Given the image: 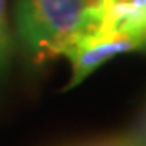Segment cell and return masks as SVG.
Returning <instances> with one entry per match:
<instances>
[{
	"mask_svg": "<svg viewBox=\"0 0 146 146\" xmlns=\"http://www.w3.org/2000/svg\"><path fill=\"white\" fill-rule=\"evenodd\" d=\"M97 0H18L16 27L27 53L35 62L62 56L85 32L95 30L92 9Z\"/></svg>",
	"mask_w": 146,
	"mask_h": 146,
	"instance_id": "obj_1",
	"label": "cell"
},
{
	"mask_svg": "<svg viewBox=\"0 0 146 146\" xmlns=\"http://www.w3.org/2000/svg\"><path fill=\"white\" fill-rule=\"evenodd\" d=\"M143 44L135 39L125 37H102L93 30L81 34L74 42H70L62 56L70 60V81L67 88H74L85 81L93 70H97L108 60L129 53L134 49H141Z\"/></svg>",
	"mask_w": 146,
	"mask_h": 146,
	"instance_id": "obj_2",
	"label": "cell"
},
{
	"mask_svg": "<svg viewBox=\"0 0 146 146\" xmlns=\"http://www.w3.org/2000/svg\"><path fill=\"white\" fill-rule=\"evenodd\" d=\"M92 13L97 35L135 39L146 46V0H97Z\"/></svg>",
	"mask_w": 146,
	"mask_h": 146,
	"instance_id": "obj_3",
	"label": "cell"
},
{
	"mask_svg": "<svg viewBox=\"0 0 146 146\" xmlns=\"http://www.w3.org/2000/svg\"><path fill=\"white\" fill-rule=\"evenodd\" d=\"M127 135L134 143V146H146V102L141 113L137 114V118H135L134 125L130 127V130L127 132Z\"/></svg>",
	"mask_w": 146,
	"mask_h": 146,
	"instance_id": "obj_4",
	"label": "cell"
},
{
	"mask_svg": "<svg viewBox=\"0 0 146 146\" xmlns=\"http://www.w3.org/2000/svg\"><path fill=\"white\" fill-rule=\"evenodd\" d=\"M70 146H134L130 137L127 134L123 135H106V137H97V139H90V141H83L78 144H70Z\"/></svg>",
	"mask_w": 146,
	"mask_h": 146,
	"instance_id": "obj_5",
	"label": "cell"
},
{
	"mask_svg": "<svg viewBox=\"0 0 146 146\" xmlns=\"http://www.w3.org/2000/svg\"><path fill=\"white\" fill-rule=\"evenodd\" d=\"M144 48H146V46H144Z\"/></svg>",
	"mask_w": 146,
	"mask_h": 146,
	"instance_id": "obj_6",
	"label": "cell"
}]
</instances>
